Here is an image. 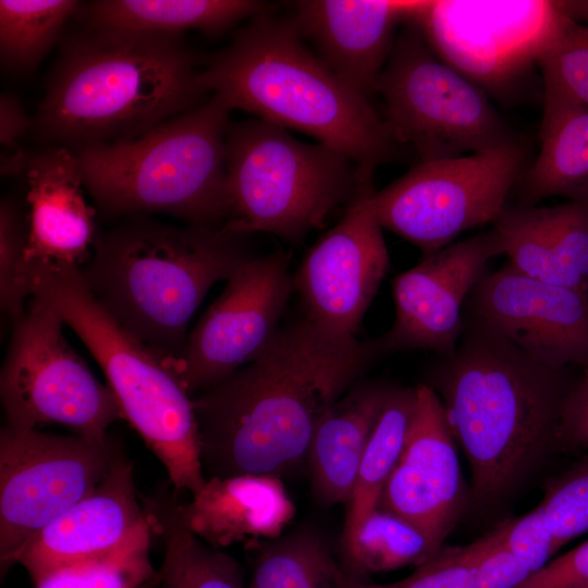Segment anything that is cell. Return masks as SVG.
I'll return each mask as SVG.
<instances>
[{
    "label": "cell",
    "instance_id": "cell-39",
    "mask_svg": "<svg viewBox=\"0 0 588 588\" xmlns=\"http://www.w3.org/2000/svg\"><path fill=\"white\" fill-rule=\"evenodd\" d=\"M558 442L562 449L588 451V366L564 399Z\"/></svg>",
    "mask_w": 588,
    "mask_h": 588
},
{
    "label": "cell",
    "instance_id": "cell-17",
    "mask_svg": "<svg viewBox=\"0 0 588 588\" xmlns=\"http://www.w3.org/2000/svg\"><path fill=\"white\" fill-rule=\"evenodd\" d=\"M417 402L402 455L379 505L418 528L436 554L464 504V487L445 409L428 384L416 385Z\"/></svg>",
    "mask_w": 588,
    "mask_h": 588
},
{
    "label": "cell",
    "instance_id": "cell-3",
    "mask_svg": "<svg viewBox=\"0 0 588 588\" xmlns=\"http://www.w3.org/2000/svg\"><path fill=\"white\" fill-rule=\"evenodd\" d=\"M183 35L86 28L64 40L32 126L71 150L139 136L207 93Z\"/></svg>",
    "mask_w": 588,
    "mask_h": 588
},
{
    "label": "cell",
    "instance_id": "cell-28",
    "mask_svg": "<svg viewBox=\"0 0 588 588\" xmlns=\"http://www.w3.org/2000/svg\"><path fill=\"white\" fill-rule=\"evenodd\" d=\"M254 548L258 553L248 588H336L340 564L315 530L301 529Z\"/></svg>",
    "mask_w": 588,
    "mask_h": 588
},
{
    "label": "cell",
    "instance_id": "cell-19",
    "mask_svg": "<svg viewBox=\"0 0 588 588\" xmlns=\"http://www.w3.org/2000/svg\"><path fill=\"white\" fill-rule=\"evenodd\" d=\"M428 1L304 0L293 23L321 60L347 85L369 98L389 59L395 27L414 20Z\"/></svg>",
    "mask_w": 588,
    "mask_h": 588
},
{
    "label": "cell",
    "instance_id": "cell-6",
    "mask_svg": "<svg viewBox=\"0 0 588 588\" xmlns=\"http://www.w3.org/2000/svg\"><path fill=\"white\" fill-rule=\"evenodd\" d=\"M231 108L218 95L134 138L76 150L82 182L109 216L163 212L222 229Z\"/></svg>",
    "mask_w": 588,
    "mask_h": 588
},
{
    "label": "cell",
    "instance_id": "cell-7",
    "mask_svg": "<svg viewBox=\"0 0 588 588\" xmlns=\"http://www.w3.org/2000/svg\"><path fill=\"white\" fill-rule=\"evenodd\" d=\"M33 269L34 296L58 311L96 359L123 419L163 465L174 493L197 494L207 478L193 397L163 357L95 298L79 268L46 264Z\"/></svg>",
    "mask_w": 588,
    "mask_h": 588
},
{
    "label": "cell",
    "instance_id": "cell-18",
    "mask_svg": "<svg viewBox=\"0 0 588 588\" xmlns=\"http://www.w3.org/2000/svg\"><path fill=\"white\" fill-rule=\"evenodd\" d=\"M148 525L136 493L133 463L119 454L96 489L41 529L17 563L36 584L60 567L120 548Z\"/></svg>",
    "mask_w": 588,
    "mask_h": 588
},
{
    "label": "cell",
    "instance_id": "cell-5",
    "mask_svg": "<svg viewBox=\"0 0 588 588\" xmlns=\"http://www.w3.org/2000/svg\"><path fill=\"white\" fill-rule=\"evenodd\" d=\"M244 236L128 217L98 234L82 277L105 309L163 358H179L209 289L253 256Z\"/></svg>",
    "mask_w": 588,
    "mask_h": 588
},
{
    "label": "cell",
    "instance_id": "cell-15",
    "mask_svg": "<svg viewBox=\"0 0 588 588\" xmlns=\"http://www.w3.org/2000/svg\"><path fill=\"white\" fill-rule=\"evenodd\" d=\"M504 254L492 228L422 257L391 283L395 307L392 327L369 340L376 357L403 351L455 352L464 329L463 305L487 274L488 262Z\"/></svg>",
    "mask_w": 588,
    "mask_h": 588
},
{
    "label": "cell",
    "instance_id": "cell-27",
    "mask_svg": "<svg viewBox=\"0 0 588 588\" xmlns=\"http://www.w3.org/2000/svg\"><path fill=\"white\" fill-rule=\"evenodd\" d=\"M350 575L363 579L375 573L421 565L434 553L414 525L381 507L373 510L346 541L341 542Z\"/></svg>",
    "mask_w": 588,
    "mask_h": 588
},
{
    "label": "cell",
    "instance_id": "cell-29",
    "mask_svg": "<svg viewBox=\"0 0 588 588\" xmlns=\"http://www.w3.org/2000/svg\"><path fill=\"white\" fill-rule=\"evenodd\" d=\"M76 0H1L2 65L16 73L35 69L59 40L66 21L77 14Z\"/></svg>",
    "mask_w": 588,
    "mask_h": 588
},
{
    "label": "cell",
    "instance_id": "cell-22",
    "mask_svg": "<svg viewBox=\"0 0 588 588\" xmlns=\"http://www.w3.org/2000/svg\"><path fill=\"white\" fill-rule=\"evenodd\" d=\"M392 388L360 379L319 421L307 463L313 491L322 504H350L366 445Z\"/></svg>",
    "mask_w": 588,
    "mask_h": 588
},
{
    "label": "cell",
    "instance_id": "cell-44",
    "mask_svg": "<svg viewBox=\"0 0 588 588\" xmlns=\"http://www.w3.org/2000/svg\"><path fill=\"white\" fill-rule=\"evenodd\" d=\"M585 199H586V198H585ZM587 199H588V197H587Z\"/></svg>",
    "mask_w": 588,
    "mask_h": 588
},
{
    "label": "cell",
    "instance_id": "cell-16",
    "mask_svg": "<svg viewBox=\"0 0 588 588\" xmlns=\"http://www.w3.org/2000/svg\"><path fill=\"white\" fill-rule=\"evenodd\" d=\"M465 314L558 370L588 366V293L546 283L509 261L473 289Z\"/></svg>",
    "mask_w": 588,
    "mask_h": 588
},
{
    "label": "cell",
    "instance_id": "cell-2",
    "mask_svg": "<svg viewBox=\"0 0 588 588\" xmlns=\"http://www.w3.org/2000/svg\"><path fill=\"white\" fill-rule=\"evenodd\" d=\"M440 357L428 384L470 465L473 500L495 506L559 448L573 383L466 314L455 352Z\"/></svg>",
    "mask_w": 588,
    "mask_h": 588
},
{
    "label": "cell",
    "instance_id": "cell-33",
    "mask_svg": "<svg viewBox=\"0 0 588 588\" xmlns=\"http://www.w3.org/2000/svg\"><path fill=\"white\" fill-rule=\"evenodd\" d=\"M28 224L11 199L0 205V304L13 322L24 316L34 296L33 268L26 260Z\"/></svg>",
    "mask_w": 588,
    "mask_h": 588
},
{
    "label": "cell",
    "instance_id": "cell-35",
    "mask_svg": "<svg viewBox=\"0 0 588 588\" xmlns=\"http://www.w3.org/2000/svg\"><path fill=\"white\" fill-rule=\"evenodd\" d=\"M540 505L552 531L555 552L588 531V455L547 487Z\"/></svg>",
    "mask_w": 588,
    "mask_h": 588
},
{
    "label": "cell",
    "instance_id": "cell-4",
    "mask_svg": "<svg viewBox=\"0 0 588 588\" xmlns=\"http://www.w3.org/2000/svg\"><path fill=\"white\" fill-rule=\"evenodd\" d=\"M203 88L232 109L315 137L375 170L401 145L366 96L341 79L302 41L293 21L250 19L200 70Z\"/></svg>",
    "mask_w": 588,
    "mask_h": 588
},
{
    "label": "cell",
    "instance_id": "cell-30",
    "mask_svg": "<svg viewBox=\"0 0 588 588\" xmlns=\"http://www.w3.org/2000/svg\"><path fill=\"white\" fill-rule=\"evenodd\" d=\"M150 524L120 548L60 567L36 588H138L156 573L149 559Z\"/></svg>",
    "mask_w": 588,
    "mask_h": 588
},
{
    "label": "cell",
    "instance_id": "cell-31",
    "mask_svg": "<svg viewBox=\"0 0 588 588\" xmlns=\"http://www.w3.org/2000/svg\"><path fill=\"white\" fill-rule=\"evenodd\" d=\"M536 61L542 71L544 89L558 91L588 107L587 25L572 20L561 10Z\"/></svg>",
    "mask_w": 588,
    "mask_h": 588
},
{
    "label": "cell",
    "instance_id": "cell-25",
    "mask_svg": "<svg viewBox=\"0 0 588 588\" xmlns=\"http://www.w3.org/2000/svg\"><path fill=\"white\" fill-rule=\"evenodd\" d=\"M176 495L148 500L145 511L163 541L164 555L157 588H244L238 563L230 554L195 536L175 510Z\"/></svg>",
    "mask_w": 588,
    "mask_h": 588
},
{
    "label": "cell",
    "instance_id": "cell-32",
    "mask_svg": "<svg viewBox=\"0 0 588 588\" xmlns=\"http://www.w3.org/2000/svg\"><path fill=\"white\" fill-rule=\"evenodd\" d=\"M499 527L466 547H442L407 577L389 584L368 583L346 573L340 565L336 588H475V567L492 543Z\"/></svg>",
    "mask_w": 588,
    "mask_h": 588
},
{
    "label": "cell",
    "instance_id": "cell-21",
    "mask_svg": "<svg viewBox=\"0 0 588 588\" xmlns=\"http://www.w3.org/2000/svg\"><path fill=\"white\" fill-rule=\"evenodd\" d=\"M175 510L186 528L217 549L274 540L296 513L282 478L258 474L208 478L191 501H175Z\"/></svg>",
    "mask_w": 588,
    "mask_h": 588
},
{
    "label": "cell",
    "instance_id": "cell-9",
    "mask_svg": "<svg viewBox=\"0 0 588 588\" xmlns=\"http://www.w3.org/2000/svg\"><path fill=\"white\" fill-rule=\"evenodd\" d=\"M377 91L394 138L411 146L420 161L515 139L476 83L436 56L415 20L394 39Z\"/></svg>",
    "mask_w": 588,
    "mask_h": 588
},
{
    "label": "cell",
    "instance_id": "cell-36",
    "mask_svg": "<svg viewBox=\"0 0 588 588\" xmlns=\"http://www.w3.org/2000/svg\"><path fill=\"white\" fill-rule=\"evenodd\" d=\"M504 542L531 574L546 566L555 551L543 507L538 505L526 515L511 519Z\"/></svg>",
    "mask_w": 588,
    "mask_h": 588
},
{
    "label": "cell",
    "instance_id": "cell-13",
    "mask_svg": "<svg viewBox=\"0 0 588 588\" xmlns=\"http://www.w3.org/2000/svg\"><path fill=\"white\" fill-rule=\"evenodd\" d=\"M294 291L282 250L252 257L228 280L188 333L179 358H163L192 397L257 358L280 329Z\"/></svg>",
    "mask_w": 588,
    "mask_h": 588
},
{
    "label": "cell",
    "instance_id": "cell-23",
    "mask_svg": "<svg viewBox=\"0 0 588 588\" xmlns=\"http://www.w3.org/2000/svg\"><path fill=\"white\" fill-rule=\"evenodd\" d=\"M541 149L518 186L524 206L553 196L588 197V107L544 89Z\"/></svg>",
    "mask_w": 588,
    "mask_h": 588
},
{
    "label": "cell",
    "instance_id": "cell-34",
    "mask_svg": "<svg viewBox=\"0 0 588 588\" xmlns=\"http://www.w3.org/2000/svg\"><path fill=\"white\" fill-rule=\"evenodd\" d=\"M550 248L573 289L588 293V199L538 207Z\"/></svg>",
    "mask_w": 588,
    "mask_h": 588
},
{
    "label": "cell",
    "instance_id": "cell-11",
    "mask_svg": "<svg viewBox=\"0 0 588 588\" xmlns=\"http://www.w3.org/2000/svg\"><path fill=\"white\" fill-rule=\"evenodd\" d=\"M526 170V149L517 139L470 155L419 161L376 192L373 207L382 228L426 257L462 232L493 223Z\"/></svg>",
    "mask_w": 588,
    "mask_h": 588
},
{
    "label": "cell",
    "instance_id": "cell-42",
    "mask_svg": "<svg viewBox=\"0 0 588 588\" xmlns=\"http://www.w3.org/2000/svg\"><path fill=\"white\" fill-rule=\"evenodd\" d=\"M158 583H159V575H158V571H157V573L149 580L144 583L138 588H157Z\"/></svg>",
    "mask_w": 588,
    "mask_h": 588
},
{
    "label": "cell",
    "instance_id": "cell-26",
    "mask_svg": "<svg viewBox=\"0 0 588 588\" xmlns=\"http://www.w3.org/2000/svg\"><path fill=\"white\" fill-rule=\"evenodd\" d=\"M417 402L416 387H393L366 445L341 542L379 505L381 493L405 446Z\"/></svg>",
    "mask_w": 588,
    "mask_h": 588
},
{
    "label": "cell",
    "instance_id": "cell-12",
    "mask_svg": "<svg viewBox=\"0 0 588 588\" xmlns=\"http://www.w3.org/2000/svg\"><path fill=\"white\" fill-rule=\"evenodd\" d=\"M118 455L109 438L1 428V575L41 529L96 489Z\"/></svg>",
    "mask_w": 588,
    "mask_h": 588
},
{
    "label": "cell",
    "instance_id": "cell-37",
    "mask_svg": "<svg viewBox=\"0 0 588 588\" xmlns=\"http://www.w3.org/2000/svg\"><path fill=\"white\" fill-rule=\"evenodd\" d=\"M510 520L499 525L495 539L479 556L475 567V588H516L531 575L504 542Z\"/></svg>",
    "mask_w": 588,
    "mask_h": 588
},
{
    "label": "cell",
    "instance_id": "cell-41",
    "mask_svg": "<svg viewBox=\"0 0 588 588\" xmlns=\"http://www.w3.org/2000/svg\"><path fill=\"white\" fill-rule=\"evenodd\" d=\"M560 9L576 22H585L588 26V0L558 1Z\"/></svg>",
    "mask_w": 588,
    "mask_h": 588
},
{
    "label": "cell",
    "instance_id": "cell-10",
    "mask_svg": "<svg viewBox=\"0 0 588 588\" xmlns=\"http://www.w3.org/2000/svg\"><path fill=\"white\" fill-rule=\"evenodd\" d=\"M61 316L34 296L13 322L0 372L5 426L37 429L57 424L91 440H107L123 419L109 389L90 371L63 334Z\"/></svg>",
    "mask_w": 588,
    "mask_h": 588
},
{
    "label": "cell",
    "instance_id": "cell-40",
    "mask_svg": "<svg viewBox=\"0 0 588 588\" xmlns=\"http://www.w3.org/2000/svg\"><path fill=\"white\" fill-rule=\"evenodd\" d=\"M32 126V120L25 114L20 100L12 94H2L0 98V142L11 148L14 157L1 164L2 174H15L26 171L29 155L17 148V139Z\"/></svg>",
    "mask_w": 588,
    "mask_h": 588
},
{
    "label": "cell",
    "instance_id": "cell-24",
    "mask_svg": "<svg viewBox=\"0 0 588 588\" xmlns=\"http://www.w3.org/2000/svg\"><path fill=\"white\" fill-rule=\"evenodd\" d=\"M253 0H97L81 5L86 28L183 35L191 28L217 36L237 22L270 12Z\"/></svg>",
    "mask_w": 588,
    "mask_h": 588
},
{
    "label": "cell",
    "instance_id": "cell-14",
    "mask_svg": "<svg viewBox=\"0 0 588 588\" xmlns=\"http://www.w3.org/2000/svg\"><path fill=\"white\" fill-rule=\"evenodd\" d=\"M358 170L357 192L342 218L309 248L293 275L304 315L345 335H355L389 268L373 207L375 170Z\"/></svg>",
    "mask_w": 588,
    "mask_h": 588
},
{
    "label": "cell",
    "instance_id": "cell-20",
    "mask_svg": "<svg viewBox=\"0 0 588 588\" xmlns=\"http://www.w3.org/2000/svg\"><path fill=\"white\" fill-rule=\"evenodd\" d=\"M26 177L27 262L81 268L89 259L98 234L95 210L83 195L75 152L49 146L30 155Z\"/></svg>",
    "mask_w": 588,
    "mask_h": 588
},
{
    "label": "cell",
    "instance_id": "cell-1",
    "mask_svg": "<svg viewBox=\"0 0 588 588\" xmlns=\"http://www.w3.org/2000/svg\"><path fill=\"white\" fill-rule=\"evenodd\" d=\"M376 358L368 341L305 315L281 326L257 358L193 397L206 478L298 469L323 415Z\"/></svg>",
    "mask_w": 588,
    "mask_h": 588
},
{
    "label": "cell",
    "instance_id": "cell-38",
    "mask_svg": "<svg viewBox=\"0 0 588 588\" xmlns=\"http://www.w3.org/2000/svg\"><path fill=\"white\" fill-rule=\"evenodd\" d=\"M588 585V540L532 573L516 588H583Z\"/></svg>",
    "mask_w": 588,
    "mask_h": 588
},
{
    "label": "cell",
    "instance_id": "cell-8",
    "mask_svg": "<svg viewBox=\"0 0 588 588\" xmlns=\"http://www.w3.org/2000/svg\"><path fill=\"white\" fill-rule=\"evenodd\" d=\"M228 216L223 230L273 234L299 244L347 206L359 184L357 164L323 144H306L261 119L229 124L225 138Z\"/></svg>",
    "mask_w": 588,
    "mask_h": 588
},
{
    "label": "cell",
    "instance_id": "cell-43",
    "mask_svg": "<svg viewBox=\"0 0 588 588\" xmlns=\"http://www.w3.org/2000/svg\"><path fill=\"white\" fill-rule=\"evenodd\" d=\"M583 588H588V585H587V586H585V587H583Z\"/></svg>",
    "mask_w": 588,
    "mask_h": 588
}]
</instances>
